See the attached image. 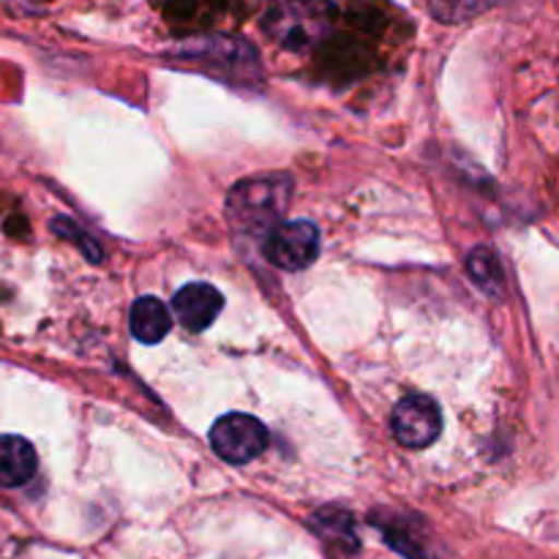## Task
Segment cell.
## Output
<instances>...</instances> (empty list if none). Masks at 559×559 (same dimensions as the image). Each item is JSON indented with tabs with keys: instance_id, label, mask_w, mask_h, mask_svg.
I'll return each mask as SVG.
<instances>
[{
	"instance_id": "1",
	"label": "cell",
	"mask_w": 559,
	"mask_h": 559,
	"mask_svg": "<svg viewBox=\"0 0 559 559\" xmlns=\"http://www.w3.org/2000/svg\"><path fill=\"white\" fill-rule=\"evenodd\" d=\"M336 5L331 0H267L262 27L284 49L304 52L331 36Z\"/></svg>"
},
{
	"instance_id": "2",
	"label": "cell",
	"mask_w": 559,
	"mask_h": 559,
	"mask_svg": "<svg viewBox=\"0 0 559 559\" xmlns=\"http://www.w3.org/2000/svg\"><path fill=\"white\" fill-rule=\"evenodd\" d=\"M289 197H293V183L287 175H262V178L243 180L229 191V222L246 235L267 233V229L278 227V218L287 211Z\"/></svg>"
},
{
	"instance_id": "3",
	"label": "cell",
	"mask_w": 559,
	"mask_h": 559,
	"mask_svg": "<svg viewBox=\"0 0 559 559\" xmlns=\"http://www.w3.org/2000/svg\"><path fill=\"white\" fill-rule=\"evenodd\" d=\"M267 440H271V435H267L265 426L243 413L224 415L211 429L213 451L229 464L254 462L267 448Z\"/></svg>"
},
{
	"instance_id": "4",
	"label": "cell",
	"mask_w": 559,
	"mask_h": 559,
	"mask_svg": "<svg viewBox=\"0 0 559 559\" xmlns=\"http://www.w3.org/2000/svg\"><path fill=\"white\" fill-rule=\"evenodd\" d=\"M265 260L282 271H304L320 257V229L311 222L278 224L267 233Z\"/></svg>"
},
{
	"instance_id": "5",
	"label": "cell",
	"mask_w": 559,
	"mask_h": 559,
	"mask_svg": "<svg viewBox=\"0 0 559 559\" xmlns=\"http://www.w3.org/2000/svg\"><path fill=\"white\" fill-rule=\"evenodd\" d=\"M391 431L399 445L424 451L442 431L440 407H437L435 399L420 396V393L402 399L391 415Z\"/></svg>"
},
{
	"instance_id": "6",
	"label": "cell",
	"mask_w": 559,
	"mask_h": 559,
	"mask_svg": "<svg viewBox=\"0 0 559 559\" xmlns=\"http://www.w3.org/2000/svg\"><path fill=\"white\" fill-rule=\"evenodd\" d=\"M222 293H218L216 287H211V284L202 282L186 284V287L173 298V311L175 317H178V322L186 331L194 333L211 328L213 322H216V317L222 314Z\"/></svg>"
},
{
	"instance_id": "7",
	"label": "cell",
	"mask_w": 559,
	"mask_h": 559,
	"mask_svg": "<svg viewBox=\"0 0 559 559\" xmlns=\"http://www.w3.org/2000/svg\"><path fill=\"white\" fill-rule=\"evenodd\" d=\"M38 459L25 437L3 435L0 437V486L16 489L25 486L36 475Z\"/></svg>"
},
{
	"instance_id": "8",
	"label": "cell",
	"mask_w": 559,
	"mask_h": 559,
	"mask_svg": "<svg viewBox=\"0 0 559 559\" xmlns=\"http://www.w3.org/2000/svg\"><path fill=\"white\" fill-rule=\"evenodd\" d=\"M173 328V314L153 295H142L131 306V336L142 344H158Z\"/></svg>"
},
{
	"instance_id": "9",
	"label": "cell",
	"mask_w": 559,
	"mask_h": 559,
	"mask_svg": "<svg viewBox=\"0 0 559 559\" xmlns=\"http://www.w3.org/2000/svg\"><path fill=\"white\" fill-rule=\"evenodd\" d=\"M467 271H469V276H473V282L478 284L486 295H491V298H500L502 267H500V262H497L495 251L486 249V246L473 249V254H469V260H467Z\"/></svg>"
},
{
	"instance_id": "10",
	"label": "cell",
	"mask_w": 559,
	"mask_h": 559,
	"mask_svg": "<svg viewBox=\"0 0 559 559\" xmlns=\"http://www.w3.org/2000/svg\"><path fill=\"white\" fill-rule=\"evenodd\" d=\"M489 3L491 0H431V11H435L442 22H459L478 14V11L489 9Z\"/></svg>"
},
{
	"instance_id": "11",
	"label": "cell",
	"mask_w": 559,
	"mask_h": 559,
	"mask_svg": "<svg viewBox=\"0 0 559 559\" xmlns=\"http://www.w3.org/2000/svg\"><path fill=\"white\" fill-rule=\"evenodd\" d=\"M52 229H55V233L63 235V238L74 240V243L80 246L82 251H85L87 260H93V262L102 260V249H98L96 240L87 238V233H82V229L76 227L74 222H69V218H55V222H52Z\"/></svg>"
}]
</instances>
